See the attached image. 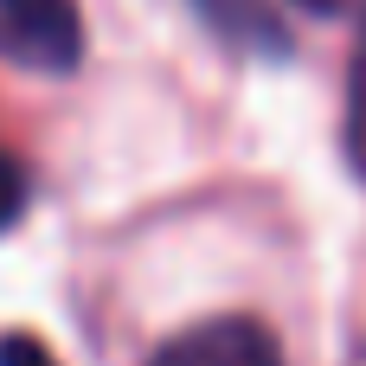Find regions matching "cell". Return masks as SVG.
<instances>
[{"label": "cell", "instance_id": "6da1fadb", "mask_svg": "<svg viewBox=\"0 0 366 366\" xmlns=\"http://www.w3.org/2000/svg\"><path fill=\"white\" fill-rule=\"evenodd\" d=\"M0 58L19 71L64 77L84 58L77 0H0Z\"/></svg>", "mask_w": 366, "mask_h": 366}, {"label": "cell", "instance_id": "7a4b0ae2", "mask_svg": "<svg viewBox=\"0 0 366 366\" xmlns=\"http://www.w3.org/2000/svg\"><path fill=\"white\" fill-rule=\"evenodd\" d=\"M148 366H283L277 354V335L251 315H219V322H199L174 341H161Z\"/></svg>", "mask_w": 366, "mask_h": 366}, {"label": "cell", "instance_id": "3957f363", "mask_svg": "<svg viewBox=\"0 0 366 366\" xmlns=\"http://www.w3.org/2000/svg\"><path fill=\"white\" fill-rule=\"evenodd\" d=\"M193 6H199V19H206L219 39H232V45H244V51H283V45H290L277 6H264V0H193Z\"/></svg>", "mask_w": 366, "mask_h": 366}, {"label": "cell", "instance_id": "277c9868", "mask_svg": "<svg viewBox=\"0 0 366 366\" xmlns=\"http://www.w3.org/2000/svg\"><path fill=\"white\" fill-rule=\"evenodd\" d=\"M347 167L366 180V26H360V45H354V64H347Z\"/></svg>", "mask_w": 366, "mask_h": 366}, {"label": "cell", "instance_id": "5b68a950", "mask_svg": "<svg viewBox=\"0 0 366 366\" xmlns=\"http://www.w3.org/2000/svg\"><path fill=\"white\" fill-rule=\"evenodd\" d=\"M19 206H26V174H19V161L0 154V232L19 219Z\"/></svg>", "mask_w": 366, "mask_h": 366}, {"label": "cell", "instance_id": "8992f818", "mask_svg": "<svg viewBox=\"0 0 366 366\" xmlns=\"http://www.w3.org/2000/svg\"><path fill=\"white\" fill-rule=\"evenodd\" d=\"M0 366H58L32 335H0Z\"/></svg>", "mask_w": 366, "mask_h": 366}, {"label": "cell", "instance_id": "52a82bcc", "mask_svg": "<svg viewBox=\"0 0 366 366\" xmlns=\"http://www.w3.org/2000/svg\"><path fill=\"white\" fill-rule=\"evenodd\" d=\"M302 13H322V19H341V13H360V0H290Z\"/></svg>", "mask_w": 366, "mask_h": 366}]
</instances>
